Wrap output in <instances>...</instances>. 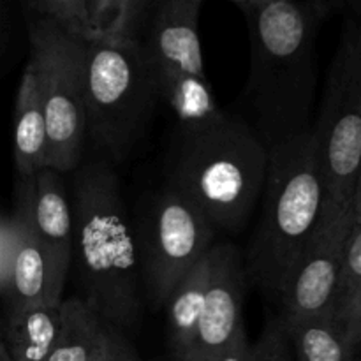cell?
Returning a JSON list of instances; mask_svg holds the SVG:
<instances>
[{
  "label": "cell",
  "instance_id": "277c9868",
  "mask_svg": "<svg viewBox=\"0 0 361 361\" xmlns=\"http://www.w3.org/2000/svg\"><path fill=\"white\" fill-rule=\"evenodd\" d=\"M319 152L310 130L270 152L256 233L245 254L249 282L282 303L307 240L324 207Z\"/></svg>",
  "mask_w": 361,
  "mask_h": 361
},
{
  "label": "cell",
  "instance_id": "ac0fdd59",
  "mask_svg": "<svg viewBox=\"0 0 361 361\" xmlns=\"http://www.w3.org/2000/svg\"><path fill=\"white\" fill-rule=\"evenodd\" d=\"M159 101L164 102L178 120V129L190 130L224 118L207 78L155 67Z\"/></svg>",
  "mask_w": 361,
  "mask_h": 361
},
{
  "label": "cell",
  "instance_id": "5bb4252c",
  "mask_svg": "<svg viewBox=\"0 0 361 361\" xmlns=\"http://www.w3.org/2000/svg\"><path fill=\"white\" fill-rule=\"evenodd\" d=\"M34 226L63 289L74 263V212L62 173L51 168L35 175Z\"/></svg>",
  "mask_w": 361,
  "mask_h": 361
},
{
  "label": "cell",
  "instance_id": "8992f818",
  "mask_svg": "<svg viewBox=\"0 0 361 361\" xmlns=\"http://www.w3.org/2000/svg\"><path fill=\"white\" fill-rule=\"evenodd\" d=\"M145 300L164 309L180 281L215 247V226L178 190L145 196L133 219Z\"/></svg>",
  "mask_w": 361,
  "mask_h": 361
},
{
  "label": "cell",
  "instance_id": "e0dca14e",
  "mask_svg": "<svg viewBox=\"0 0 361 361\" xmlns=\"http://www.w3.org/2000/svg\"><path fill=\"white\" fill-rule=\"evenodd\" d=\"M212 252V250H210ZM210 254L194 267L176 284L166 302V323H168V348L173 361H183L192 348L194 337L203 317L207 303V289L210 282Z\"/></svg>",
  "mask_w": 361,
  "mask_h": 361
},
{
  "label": "cell",
  "instance_id": "4fadbf2b",
  "mask_svg": "<svg viewBox=\"0 0 361 361\" xmlns=\"http://www.w3.org/2000/svg\"><path fill=\"white\" fill-rule=\"evenodd\" d=\"M203 0H155L145 48L159 69H173L207 78L200 39Z\"/></svg>",
  "mask_w": 361,
  "mask_h": 361
},
{
  "label": "cell",
  "instance_id": "2e32d148",
  "mask_svg": "<svg viewBox=\"0 0 361 361\" xmlns=\"http://www.w3.org/2000/svg\"><path fill=\"white\" fill-rule=\"evenodd\" d=\"M62 303L4 314L0 345L13 361H48L62 334Z\"/></svg>",
  "mask_w": 361,
  "mask_h": 361
},
{
  "label": "cell",
  "instance_id": "6da1fadb",
  "mask_svg": "<svg viewBox=\"0 0 361 361\" xmlns=\"http://www.w3.org/2000/svg\"><path fill=\"white\" fill-rule=\"evenodd\" d=\"M247 23L250 67L242 101L249 123L268 152L312 130L317 35L345 2L231 0Z\"/></svg>",
  "mask_w": 361,
  "mask_h": 361
},
{
  "label": "cell",
  "instance_id": "52a82bcc",
  "mask_svg": "<svg viewBox=\"0 0 361 361\" xmlns=\"http://www.w3.org/2000/svg\"><path fill=\"white\" fill-rule=\"evenodd\" d=\"M326 200L355 204L361 169V21L345 13L314 122Z\"/></svg>",
  "mask_w": 361,
  "mask_h": 361
},
{
  "label": "cell",
  "instance_id": "9c48e42d",
  "mask_svg": "<svg viewBox=\"0 0 361 361\" xmlns=\"http://www.w3.org/2000/svg\"><path fill=\"white\" fill-rule=\"evenodd\" d=\"M355 210L326 200L281 303L282 317L331 316Z\"/></svg>",
  "mask_w": 361,
  "mask_h": 361
},
{
  "label": "cell",
  "instance_id": "484cf974",
  "mask_svg": "<svg viewBox=\"0 0 361 361\" xmlns=\"http://www.w3.org/2000/svg\"><path fill=\"white\" fill-rule=\"evenodd\" d=\"M92 361H113L108 326H104V331H102L101 341H99V345H97V349H95V355H94V358H92Z\"/></svg>",
  "mask_w": 361,
  "mask_h": 361
},
{
  "label": "cell",
  "instance_id": "7c38bea8",
  "mask_svg": "<svg viewBox=\"0 0 361 361\" xmlns=\"http://www.w3.org/2000/svg\"><path fill=\"white\" fill-rule=\"evenodd\" d=\"M34 176H18L14 185L13 210L20 215L23 235L14 264L13 284L4 298V314L20 312L35 305H60L63 289L56 284L48 252L34 226Z\"/></svg>",
  "mask_w": 361,
  "mask_h": 361
},
{
  "label": "cell",
  "instance_id": "7a4b0ae2",
  "mask_svg": "<svg viewBox=\"0 0 361 361\" xmlns=\"http://www.w3.org/2000/svg\"><path fill=\"white\" fill-rule=\"evenodd\" d=\"M74 263L83 302L126 337L137 331L145 291L133 221L109 161L95 157L73 173Z\"/></svg>",
  "mask_w": 361,
  "mask_h": 361
},
{
  "label": "cell",
  "instance_id": "603a6c76",
  "mask_svg": "<svg viewBox=\"0 0 361 361\" xmlns=\"http://www.w3.org/2000/svg\"><path fill=\"white\" fill-rule=\"evenodd\" d=\"M254 351L256 361H296L291 338L281 316L274 317L264 326L263 334L254 344Z\"/></svg>",
  "mask_w": 361,
  "mask_h": 361
},
{
  "label": "cell",
  "instance_id": "44dd1931",
  "mask_svg": "<svg viewBox=\"0 0 361 361\" xmlns=\"http://www.w3.org/2000/svg\"><path fill=\"white\" fill-rule=\"evenodd\" d=\"M62 314V334L48 361H92L106 324L80 296L63 300Z\"/></svg>",
  "mask_w": 361,
  "mask_h": 361
},
{
  "label": "cell",
  "instance_id": "5b68a950",
  "mask_svg": "<svg viewBox=\"0 0 361 361\" xmlns=\"http://www.w3.org/2000/svg\"><path fill=\"white\" fill-rule=\"evenodd\" d=\"M159 101L154 63L143 42L87 46V147L111 164L123 162L145 134Z\"/></svg>",
  "mask_w": 361,
  "mask_h": 361
},
{
  "label": "cell",
  "instance_id": "30bf717a",
  "mask_svg": "<svg viewBox=\"0 0 361 361\" xmlns=\"http://www.w3.org/2000/svg\"><path fill=\"white\" fill-rule=\"evenodd\" d=\"M155 0H34L21 4L25 18L55 23L76 42H143Z\"/></svg>",
  "mask_w": 361,
  "mask_h": 361
},
{
  "label": "cell",
  "instance_id": "f1b7e54d",
  "mask_svg": "<svg viewBox=\"0 0 361 361\" xmlns=\"http://www.w3.org/2000/svg\"><path fill=\"white\" fill-rule=\"evenodd\" d=\"M0 361H13V360H11L9 353H7L6 349L2 348V345H0Z\"/></svg>",
  "mask_w": 361,
  "mask_h": 361
},
{
  "label": "cell",
  "instance_id": "d4e9b609",
  "mask_svg": "<svg viewBox=\"0 0 361 361\" xmlns=\"http://www.w3.org/2000/svg\"><path fill=\"white\" fill-rule=\"evenodd\" d=\"M217 361H256V351L247 338V334H243Z\"/></svg>",
  "mask_w": 361,
  "mask_h": 361
},
{
  "label": "cell",
  "instance_id": "4316f807",
  "mask_svg": "<svg viewBox=\"0 0 361 361\" xmlns=\"http://www.w3.org/2000/svg\"><path fill=\"white\" fill-rule=\"evenodd\" d=\"M353 210H355V221L361 224V169H360V178H358V187H356V196H355V204H353Z\"/></svg>",
  "mask_w": 361,
  "mask_h": 361
},
{
  "label": "cell",
  "instance_id": "8fae6325",
  "mask_svg": "<svg viewBox=\"0 0 361 361\" xmlns=\"http://www.w3.org/2000/svg\"><path fill=\"white\" fill-rule=\"evenodd\" d=\"M203 317L183 361H217L245 334L243 300L249 282L245 254L231 243H215Z\"/></svg>",
  "mask_w": 361,
  "mask_h": 361
},
{
  "label": "cell",
  "instance_id": "ffe728a7",
  "mask_svg": "<svg viewBox=\"0 0 361 361\" xmlns=\"http://www.w3.org/2000/svg\"><path fill=\"white\" fill-rule=\"evenodd\" d=\"M331 317L345 338L361 353V224L358 222H355L349 236Z\"/></svg>",
  "mask_w": 361,
  "mask_h": 361
},
{
  "label": "cell",
  "instance_id": "7402d4cb",
  "mask_svg": "<svg viewBox=\"0 0 361 361\" xmlns=\"http://www.w3.org/2000/svg\"><path fill=\"white\" fill-rule=\"evenodd\" d=\"M21 226L20 215L14 210L4 212L0 221V295L2 300L7 298L11 291L14 275V264H16L18 252L21 247Z\"/></svg>",
  "mask_w": 361,
  "mask_h": 361
},
{
  "label": "cell",
  "instance_id": "cb8c5ba5",
  "mask_svg": "<svg viewBox=\"0 0 361 361\" xmlns=\"http://www.w3.org/2000/svg\"><path fill=\"white\" fill-rule=\"evenodd\" d=\"M109 330V344H111V360L113 361H141L136 349L130 344V338L120 331Z\"/></svg>",
  "mask_w": 361,
  "mask_h": 361
},
{
  "label": "cell",
  "instance_id": "ba28073f",
  "mask_svg": "<svg viewBox=\"0 0 361 361\" xmlns=\"http://www.w3.org/2000/svg\"><path fill=\"white\" fill-rule=\"evenodd\" d=\"M30 60L48 123L49 168L74 173L87 152L85 59L87 48L55 23L27 18Z\"/></svg>",
  "mask_w": 361,
  "mask_h": 361
},
{
  "label": "cell",
  "instance_id": "83f0119b",
  "mask_svg": "<svg viewBox=\"0 0 361 361\" xmlns=\"http://www.w3.org/2000/svg\"><path fill=\"white\" fill-rule=\"evenodd\" d=\"M345 11L351 13L361 21V0H355V2H345Z\"/></svg>",
  "mask_w": 361,
  "mask_h": 361
},
{
  "label": "cell",
  "instance_id": "9a60e30c",
  "mask_svg": "<svg viewBox=\"0 0 361 361\" xmlns=\"http://www.w3.org/2000/svg\"><path fill=\"white\" fill-rule=\"evenodd\" d=\"M13 157L18 176H34L49 168V137L37 76L30 62L21 74L14 102Z\"/></svg>",
  "mask_w": 361,
  "mask_h": 361
},
{
  "label": "cell",
  "instance_id": "d6986e66",
  "mask_svg": "<svg viewBox=\"0 0 361 361\" xmlns=\"http://www.w3.org/2000/svg\"><path fill=\"white\" fill-rule=\"evenodd\" d=\"M282 317V316H281ZM296 361H361L331 316L282 317Z\"/></svg>",
  "mask_w": 361,
  "mask_h": 361
},
{
  "label": "cell",
  "instance_id": "3957f363",
  "mask_svg": "<svg viewBox=\"0 0 361 361\" xmlns=\"http://www.w3.org/2000/svg\"><path fill=\"white\" fill-rule=\"evenodd\" d=\"M270 152L236 115L210 126L176 130L168 183L192 201L215 229L238 231L263 197Z\"/></svg>",
  "mask_w": 361,
  "mask_h": 361
}]
</instances>
